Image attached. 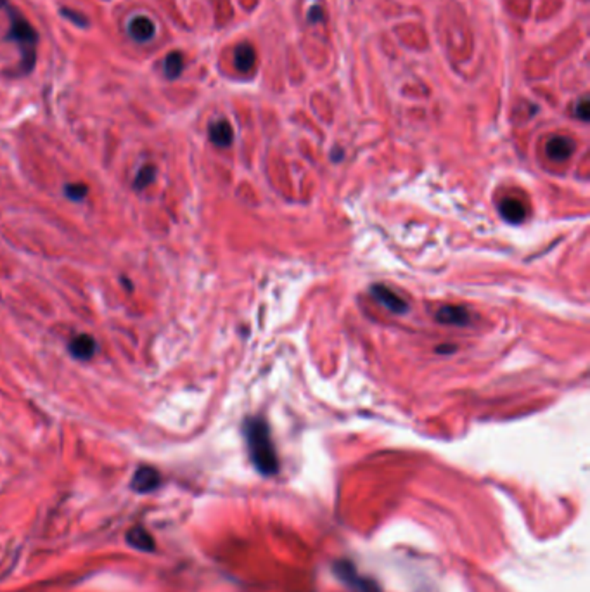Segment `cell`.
I'll list each match as a JSON object with an SVG mask.
<instances>
[{"mask_svg": "<svg viewBox=\"0 0 590 592\" xmlns=\"http://www.w3.org/2000/svg\"><path fill=\"white\" fill-rule=\"evenodd\" d=\"M575 151V143L570 139V137L563 136H554L549 139L547 146H545V152L551 159L554 162H565V159L570 158Z\"/></svg>", "mask_w": 590, "mask_h": 592, "instance_id": "6", "label": "cell"}, {"mask_svg": "<svg viewBox=\"0 0 590 592\" xmlns=\"http://www.w3.org/2000/svg\"><path fill=\"white\" fill-rule=\"evenodd\" d=\"M184 72V58L181 52H170L163 61V73L168 80H177Z\"/></svg>", "mask_w": 590, "mask_h": 592, "instance_id": "14", "label": "cell"}, {"mask_svg": "<svg viewBox=\"0 0 590 592\" xmlns=\"http://www.w3.org/2000/svg\"><path fill=\"white\" fill-rule=\"evenodd\" d=\"M61 14L65 18H68L70 21H73V23L77 26H81V28H85V26L88 25L87 18H85L81 13H78V11H71V9H66V7H63Z\"/></svg>", "mask_w": 590, "mask_h": 592, "instance_id": "17", "label": "cell"}, {"mask_svg": "<svg viewBox=\"0 0 590 592\" xmlns=\"http://www.w3.org/2000/svg\"><path fill=\"white\" fill-rule=\"evenodd\" d=\"M435 317L438 322L449 324V326H466L469 322V312L462 307L445 305L436 312Z\"/></svg>", "mask_w": 590, "mask_h": 592, "instance_id": "9", "label": "cell"}, {"mask_svg": "<svg viewBox=\"0 0 590 592\" xmlns=\"http://www.w3.org/2000/svg\"><path fill=\"white\" fill-rule=\"evenodd\" d=\"M500 213H502V217L506 218L507 222L520 223L525 221L526 210H525V204H523L521 201L513 199V197H507V199H504L502 203H500Z\"/></svg>", "mask_w": 590, "mask_h": 592, "instance_id": "12", "label": "cell"}, {"mask_svg": "<svg viewBox=\"0 0 590 592\" xmlns=\"http://www.w3.org/2000/svg\"><path fill=\"white\" fill-rule=\"evenodd\" d=\"M575 114H577L580 120H584V121L589 120V103H587V99L580 100V104H578L577 110H575Z\"/></svg>", "mask_w": 590, "mask_h": 592, "instance_id": "18", "label": "cell"}, {"mask_svg": "<svg viewBox=\"0 0 590 592\" xmlns=\"http://www.w3.org/2000/svg\"><path fill=\"white\" fill-rule=\"evenodd\" d=\"M0 7H6V0H0Z\"/></svg>", "mask_w": 590, "mask_h": 592, "instance_id": "20", "label": "cell"}, {"mask_svg": "<svg viewBox=\"0 0 590 592\" xmlns=\"http://www.w3.org/2000/svg\"><path fill=\"white\" fill-rule=\"evenodd\" d=\"M336 575L341 582H345L353 592H379L378 584L372 582L367 577H362L348 561H338L334 567Z\"/></svg>", "mask_w": 590, "mask_h": 592, "instance_id": "3", "label": "cell"}, {"mask_svg": "<svg viewBox=\"0 0 590 592\" xmlns=\"http://www.w3.org/2000/svg\"><path fill=\"white\" fill-rule=\"evenodd\" d=\"M68 350L74 359L88 360L96 355L97 343L91 334H78L70 341Z\"/></svg>", "mask_w": 590, "mask_h": 592, "instance_id": "8", "label": "cell"}, {"mask_svg": "<svg viewBox=\"0 0 590 592\" xmlns=\"http://www.w3.org/2000/svg\"><path fill=\"white\" fill-rule=\"evenodd\" d=\"M210 139H211V143L218 147L230 146L234 140V132L229 121H225V120L213 121V124L210 125Z\"/></svg>", "mask_w": 590, "mask_h": 592, "instance_id": "10", "label": "cell"}, {"mask_svg": "<svg viewBox=\"0 0 590 592\" xmlns=\"http://www.w3.org/2000/svg\"><path fill=\"white\" fill-rule=\"evenodd\" d=\"M126 29L136 42H149L156 33V26L148 16H133Z\"/></svg>", "mask_w": 590, "mask_h": 592, "instance_id": "7", "label": "cell"}, {"mask_svg": "<svg viewBox=\"0 0 590 592\" xmlns=\"http://www.w3.org/2000/svg\"><path fill=\"white\" fill-rule=\"evenodd\" d=\"M256 54L255 49H253L249 44H241V46L236 47L234 51V66H236L237 72L246 73L255 66Z\"/></svg>", "mask_w": 590, "mask_h": 592, "instance_id": "11", "label": "cell"}, {"mask_svg": "<svg viewBox=\"0 0 590 592\" xmlns=\"http://www.w3.org/2000/svg\"><path fill=\"white\" fill-rule=\"evenodd\" d=\"M11 26L7 39L16 44L21 51V73H29L35 65V47L39 35L35 28L16 11H9Z\"/></svg>", "mask_w": 590, "mask_h": 592, "instance_id": "2", "label": "cell"}, {"mask_svg": "<svg viewBox=\"0 0 590 592\" xmlns=\"http://www.w3.org/2000/svg\"><path fill=\"white\" fill-rule=\"evenodd\" d=\"M371 295L379 305H383L384 308H388L393 314H405L407 308H409V305H407V301L402 296H398L393 289H390L384 284L372 286Z\"/></svg>", "mask_w": 590, "mask_h": 592, "instance_id": "4", "label": "cell"}, {"mask_svg": "<svg viewBox=\"0 0 590 592\" xmlns=\"http://www.w3.org/2000/svg\"><path fill=\"white\" fill-rule=\"evenodd\" d=\"M126 542H129L132 547H136V549H140V551L155 549V541H152V537L140 527L132 528V530L126 534Z\"/></svg>", "mask_w": 590, "mask_h": 592, "instance_id": "13", "label": "cell"}, {"mask_svg": "<svg viewBox=\"0 0 590 592\" xmlns=\"http://www.w3.org/2000/svg\"><path fill=\"white\" fill-rule=\"evenodd\" d=\"M244 435L246 442H248L249 457L255 468L265 476L275 475L279 469V461L267 423L260 418L248 419L244 424Z\"/></svg>", "mask_w": 590, "mask_h": 592, "instance_id": "1", "label": "cell"}, {"mask_svg": "<svg viewBox=\"0 0 590 592\" xmlns=\"http://www.w3.org/2000/svg\"><path fill=\"white\" fill-rule=\"evenodd\" d=\"M322 20V11H320V7H313L312 11H310V21H320Z\"/></svg>", "mask_w": 590, "mask_h": 592, "instance_id": "19", "label": "cell"}, {"mask_svg": "<svg viewBox=\"0 0 590 592\" xmlns=\"http://www.w3.org/2000/svg\"><path fill=\"white\" fill-rule=\"evenodd\" d=\"M66 196L73 201H81L85 196H87L88 189L85 184H68L65 189Z\"/></svg>", "mask_w": 590, "mask_h": 592, "instance_id": "16", "label": "cell"}, {"mask_svg": "<svg viewBox=\"0 0 590 592\" xmlns=\"http://www.w3.org/2000/svg\"><path fill=\"white\" fill-rule=\"evenodd\" d=\"M156 177V169L152 165H144L137 173L136 180H133V188L136 189H145Z\"/></svg>", "mask_w": 590, "mask_h": 592, "instance_id": "15", "label": "cell"}, {"mask_svg": "<svg viewBox=\"0 0 590 592\" xmlns=\"http://www.w3.org/2000/svg\"><path fill=\"white\" fill-rule=\"evenodd\" d=\"M159 483H162V476H159V473L156 471L155 468L142 466L137 469L136 475H133L132 489L136 490V492L148 494L152 492L155 489H158Z\"/></svg>", "mask_w": 590, "mask_h": 592, "instance_id": "5", "label": "cell"}]
</instances>
